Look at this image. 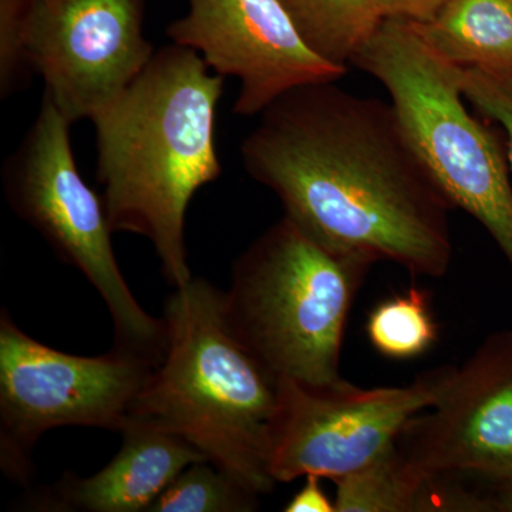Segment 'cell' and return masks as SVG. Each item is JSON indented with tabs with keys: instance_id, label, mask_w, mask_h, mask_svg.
Listing matches in <instances>:
<instances>
[{
	"instance_id": "1",
	"label": "cell",
	"mask_w": 512,
	"mask_h": 512,
	"mask_svg": "<svg viewBox=\"0 0 512 512\" xmlns=\"http://www.w3.org/2000/svg\"><path fill=\"white\" fill-rule=\"evenodd\" d=\"M241 158L286 217L326 248L413 276L450 269L453 205L392 104L336 82L298 87L262 111Z\"/></svg>"
},
{
	"instance_id": "2",
	"label": "cell",
	"mask_w": 512,
	"mask_h": 512,
	"mask_svg": "<svg viewBox=\"0 0 512 512\" xmlns=\"http://www.w3.org/2000/svg\"><path fill=\"white\" fill-rule=\"evenodd\" d=\"M224 84L198 53L171 43L90 120L110 227L148 239L174 289L194 278L185 245L190 202L222 174L215 121Z\"/></svg>"
},
{
	"instance_id": "3",
	"label": "cell",
	"mask_w": 512,
	"mask_h": 512,
	"mask_svg": "<svg viewBox=\"0 0 512 512\" xmlns=\"http://www.w3.org/2000/svg\"><path fill=\"white\" fill-rule=\"evenodd\" d=\"M167 349L138 394L130 419L183 437L252 493L278 484L269 471L276 380L228 328L224 292L204 278L164 303Z\"/></svg>"
},
{
	"instance_id": "4",
	"label": "cell",
	"mask_w": 512,
	"mask_h": 512,
	"mask_svg": "<svg viewBox=\"0 0 512 512\" xmlns=\"http://www.w3.org/2000/svg\"><path fill=\"white\" fill-rule=\"evenodd\" d=\"M372 266L319 244L284 215L232 264L228 328L276 382H338L350 311Z\"/></svg>"
},
{
	"instance_id": "5",
	"label": "cell",
	"mask_w": 512,
	"mask_h": 512,
	"mask_svg": "<svg viewBox=\"0 0 512 512\" xmlns=\"http://www.w3.org/2000/svg\"><path fill=\"white\" fill-rule=\"evenodd\" d=\"M387 90L404 133L453 208L480 222L512 268V187L507 151L464 104L460 67L413 22L384 18L352 63Z\"/></svg>"
},
{
	"instance_id": "6",
	"label": "cell",
	"mask_w": 512,
	"mask_h": 512,
	"mask_svg": "<svg viewBox=\"0 0 512 512\" xmlns=\"http://www.w3.org/2000/svg\"><path fill=\"white\" fill-rule=\"evenodd\" d=\"M70 127L43 94L35 121L3 163L6 200L64 264L80 271L99 292L113 320L114 348L161 363L167 349L164 319L141 308L121 274L103 200L77 168Z\"/></svg>"
},
{
	"instance_id": "7",
	"label": "cell",
	"mask_w": 512,
	"mask_h": 512,
	"mask_svg": "<svg viewBox=\"0 0 512 512\" xmlns=\"http://www.w3.org/2000/svg\"><path fill=\"white\" fill-rule=\"evenodd\" d=\"M157 362L131 350L77 356L30 338L0 315V466L28 485L32 453L46 431L96 427L120 431Z\"/></svg>"
},
{
	"instance_id": "8",
	"label": "cell",
	"mask_w": 512,
	"mask_h": 512,
	"mask_svg": "<svg viewBox=\"0 0 512 512\" xmlns=\"http://www.w3.org/2000/svg\"><path fill=\"white\" fill-rule=\"evenodd\" d=\"M456 366L420 373L400 387L362 389L345 379L328 384L276 382L269 430V471L278 484L318 476L336 481L375 461L396 443L407 421L431 409Z\"/></svg>"
},
{
	"instance_id": "9",
	"label": "cell",
	"mask_w": 512,
	"mask_h": 512,
	"mask_svg": "<svg viewBox=\"0 0 512 512\" xmlns=\"http://www.w3.org/2000/svg\"><path fill=\"white\" fill-rule=\"evenodd\" d=\"M147 0H35L33 72L70 123L92 120L143 72L157 49L144 33Z\"/></svg>"
},
{
	"instance_id": "10",
	"label": "cell",
	"mask_w": 512,
	"mask_h": 512,
	"mask_svg": "<svg viewBox=\"0 0 512 512\" xmlns=\"http://www.w3.org/2000/svg\"><path fill=\"white\" fill-rule=\"evenodd\" d=\"M168 39L202 57L212 72L237 77V116L252 117L291 90L338 82L348 67L313 52L278 0H187Z\"/></svg>"
},
{
	"instance_id": "11",
	"label": "cell",
	"mask_w": 512,
	"mask_h": 512,
	"mask_svg": "<svg viewBox=\"0 0 512 512\" xmlns=\"http://www.w3.org/2000/svg\"><path fill=\"white\" fill-rule=\"evenodd\" d=\"M396 447L429 477L512 480V330L493 333L429 413L407 421Z\"/></svg>"
},
{
	"instance_id": "12",
	"label": "cell",
	"mask_w": 512,
	"mask_h": 512,
	"mask_svg": "<svg viewBox=\"0 0 512 512\" xmlns=\"http://www.w3.org/2000/svg\"><path fill=\"white\" fill-rule=\"evenodd\" d=\"M123 444L106 467L90 477L64 474L32 494L30 510L46 512H148L181 471L207 457L183 437L150 421L130 419Z\"/></svg>"
},
{
	"instance_id": "13",
	"label": "cell",
	"mask_w": 512,
	"mask_h": 512,
	"mask_svg": "<svg viewBox=\"0 0 512 512\" xmlns=\"http://www.w3.org/2000/svg\"><path fill=\"white\" fill-rule=\"evenodd\" d=\"M335 483L336 512L493 511L490 500L468 493L451 477L421 473L396 443Z\"/></svg>"
},
{
	"instance_id": "14",
	"label": "cell",
	"mask_w": 512,
	"mask_h": 512,
	"mask_svg": "<svg viewBox=\"0 0 512 512\" xmlns=\"http://www.w3.org/2000/svg\"><path fill=\"white\" fill-rule=\"evenodd\" d=\"M413 23L461 69L512 73V0H446L433 18Z\"/></svg>"
},
{
	"instance_id": "15",
	"label": "cell",
	"mask_w": 512,
	"mask_h": 512,
	"mask_svg": "<svg viewBox=\"0 0 512 512\" xmlns=\"http://www.w3.org/2000/svg\"><path fill=\"white\" fill-rule=\"evenodd\" d=\"M313 52L348 67L382 22L380 0H278Z\"/></svg>"
},
{
	"instance_id": "16",
	"label": "cell",
	"mask_w": 512,
	"mask_h": 512,
	"mask_svg": "<svg viewBox=\"0 0 512 512\" xmlns=\"http://www.w3.org/2000/svg\"><path fill=\"white\" fill-rule=\"evenodd\" d=\"M367 338L384 357L409 360L423 355L437 340V325L426 292L419 288L394 295L369 313Z\"/></svg>"
},
{
	"instance_id": "17",
	"label": "cell",
	"mask_w": 512,
	"mask_h": 512,
	"mask_svg": "<svg viewBox=\"0 0 512 512\" xmlns=\"http://www.w3.org/2000/svg\"><path fill=\"white\" fill-rule=\"evenodd\" d=\"M259 498L211 461H198L178 474L148 512H252L259 510Z\"/></svg>"
},
{
	"instance_id": "18",
	"label": "cell",
	"mask_w": 512,
	"mask_h": 512,
	"mask_svg": "<svg viewBox=\"0 0 512 512\" xmlns=\"http://www.w3.org/2000/svg\"><path fill=\"white\" fill-rule=\"evenodd\" d=\"M35 0H0V99L25 92L32 82L28 30Z\"/></svg>"
},
{
	"instance_id": "19",
	"label": "cell",
	"mask_w": 512,
	"mask_h": 512,
	"mask_svg": "<svg viewBox=\"0 0 512 512\" xmlns=\"http://www.w3.org/2000/svg\"><path fill=\"white\" fill-rule=\"evenodd\" d=\"M460 82L464 97L503 128L512 173V73L460 67Z\"/></svg>"
},
{
	"instance_id": "20",
	"label": "cell",
	"mask_w": 512,
	"mask_h": 512,
	"mask_svg": "<svg viewBox=\"0 0 512 512\" xmlns=\"http://www.w3.org/2000/svg\"><path fill=\"white\" fill-rule=\"evenodd\" d=\"M446 0H380L383 18L427 22L436 15Z\"/></svg>"
},
{
	"instance_id": "21",
	"label": "cell",
	"mask_w": 512,
	"mask_h": 512,
	"mask_svg": "<svg viewBox=\"0 0 512 512\" xmlns=\"http://www.w3.org/2000/svg\"><path fill=\"white\" fill-rule=\"evenodd\" d=\"M306 483L298 491L288 505L286 512H335V503L329 500L328 495L320 487L318 476H308Z\"/></svg>"
},
{
	"instance_id": "22",
	"label": "cell",
	"mask_w": 512,
	"mask_h": 512,
	"mask_svg": "<svg viewBox=\"0 0 512 512\" xmlns=\"http://www.w3.org/2000/svg\"><path fill=\"white\" fill-rule=\"evenodd\" d=\"M495 505H497V511L512 512V480L500 485Z\"/></svg>"
}]
</instances>
